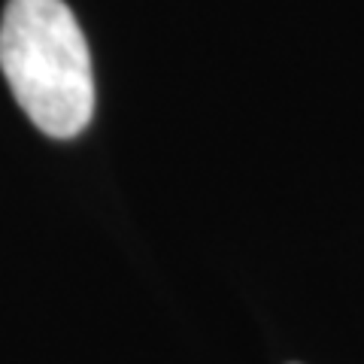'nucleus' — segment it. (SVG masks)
<instances>
[{"instance_id": "1", "label": "nucleus", "mask_w": 364, "mask_h": 364, "mask_svg": "<svg viewBox=\"0 0 364 364\" xmlns=\"http://www.w3.org/2000/svg\"><path fill=\"white\" fill-rule=\"evenodd\" d=\"M0 70L46 136L70 140L95 116L85 33L64 0H9L0 21Z\"/></svg>"}]
</instances>
